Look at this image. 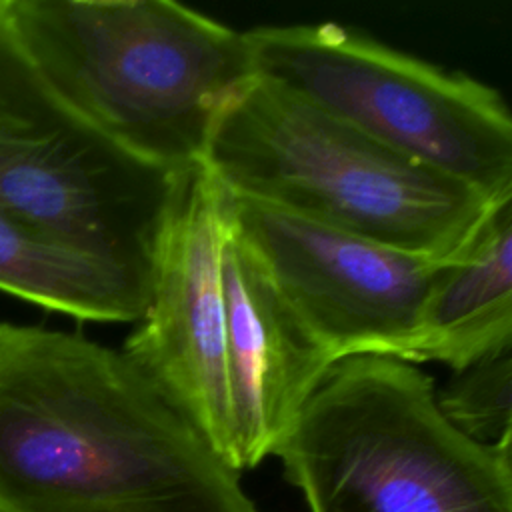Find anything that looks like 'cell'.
Instances as JSON below:
<instances>
[{
  "label": "cell",
  "mask_w": 512,
  "mask_h": 512,
  "mask_svg": "<svg viewBox=\"0 0 512 512\" xmlns=\"http://www.w3.org/2000/svg\"><path fill=\"white\" fill-rule=\"evenodd\" d=\"M436 404L444 418L474 442L512 446V350L452 374Z\"/></svg>",
  "instance_id": "12"
},
{
  "label": "cell",
  "mask_w": 512,
  "mask_h": 512,
  "mask_svg": "<svg viewBox=\"0 0 512 512\" xmlns=\"http://www.w3.org/2000/svg\"><path fill=\"white\" fill-rule=\"evenodd\" d=\"M274 456L310 512H512V446L456 430L394 356L334 362Z\"/></svg>",
  "instance_id": "4"
},
{
  "label": "cell",
  "mask_w": 512,
  "mask_h": 512,
  "mask_svg": "<svg viewBox=\"0 0 512 512\" xmlns=\"http://www.w3.org/2000/svg\"><path fill=\"white\" fill-rule=\"evenodd\" d=\"M220 268L234 426L232 468L240 474L274 456L334 360L240 234L226 208L224 188Z\"/></svg>",
  "instance_id": "9"
},
{
  "label": "cell",
  "mask_w": 512,
  "mask_h": 512,
  "mask_svg": "<svg viewBox=\"0 0 512 512\" xmlns=\"http://www.w3.org/2000/svg\"><path fill=\"white\" fill-rule=\"evenodd\" d=\"M506 350H512V196L496 202L472 242L440 264L410 362H442L456 374Z\"/></svg>",
  "instance_id": "10"
},
{
  "label": "cell",
  "mask_w": 512,
  "mask_h": 512,
  "mask_svg": "<svg viewBox=\"0 0 512 512\" xmlns=\"http://www.w3.org/2000/svg\"><path fill=\"white\" fill-rule=\"evenodd\" d=\"M0 290L78 320L136 324L148 278L0 208Z\"/></svg>",
  "instance_id": "11"
},
{
  "label": "cell",
  "mask_w": 512,
  "mask_h": 512,
  "mask_svg": "<svg viewBox=\"0 0 512 512\" xmlns=\"http://www.w3.org/2000/svg\"><path fill=\"white\" fill-rule=\"evenodd\" d=\"M28 50L88 122L180 172L204 160L224 102L254 78L244 32L172 0H8Z\"/></svg>",
  "instance_id": "2"
},
{
  "label": "cell",
  "mask_w": 512,
  "mask_h": 512,
  "mask_svg": "<svg viewBox=\"0 0 512 512\" xmlns=\"http://www.w3.org/2000/svg\"><path fill=\"white\" fill-rule=\"evenodd\" d=\"M244 40L256 76L488 198L512 196V118L496 88L338 22L256 26Z\"/></svg>",
  "instance_id": "5"
},
{
  "label": "cell",
  "mask_w": 512,
  "mask_h": 512,
  "mask_svg": "<svg viewBox=\"0 0 512 512\" xmlns=\"http://www.w3.org/2000/svg\"><path fill=\"white\" fill-rule=\"evenodd\" d=\"M224 200L286 302L334 362L360 354L412 360L420 312L442 262L226 188Z\"/></svg>",
  "instance_id": "8"
},
{
  "label": "cell",
  "mask_w": 512,
  "mask_h": 512,
  "mask_svg": "<svg viewBox=\"0 0 512 512\" xmlns=\"http://www.w3.org/2000/svg\"><path fill=\"white\" fill-rule=\"evenodd\" d=\"M220 246L222 186L198 162L178 172L150 256L146 306L122 352L232 468Z\"/></svg>",
  "instance_id": "7"
},
{
  "label": "cell",
  "mask_w": 512,
  "mask_h": 512,
  "mask_svg": "<svg viewBox=\"0 0 512 512\" xmlns=\"http://www.w3.org/2000/svg\"><path fill=\"white\" fill-rule=\"evenodd\" d=\"M202 162L232 194L436 262L460 254L508 198L400 156L260 76L218 110Z\"/></svg>",
  "instance_id": "3"
},
{
  "label": "cell",
  "mask_w": 512,
  "mask_h": 512,
  "mask_svg": "<svg viewBox=\"0 0 512 512\" xmlns=\"http://www.w3.org/2000/svg\"><path fill=\"white\" fill-rule=\"evenodd\" d=\"M176 178L64 100L0 0V208L148 278Z\"/></svg>",
  "instance_id": "6"
},
{
  "label": "cell",
  "mask_w": 512,
  "mask_h": 512,
  "mask_svg": "<svg viewBox=\"0 0 512 512\" xmlns=\"http://www.w3.org/2000/svg\"><path fill=\"white\" fill-rule=\"evenodd\" d=\"M0 512H262L124 356L0 322Z\"/></svg>",
  "instance_id": "1"
}]
</instances>
